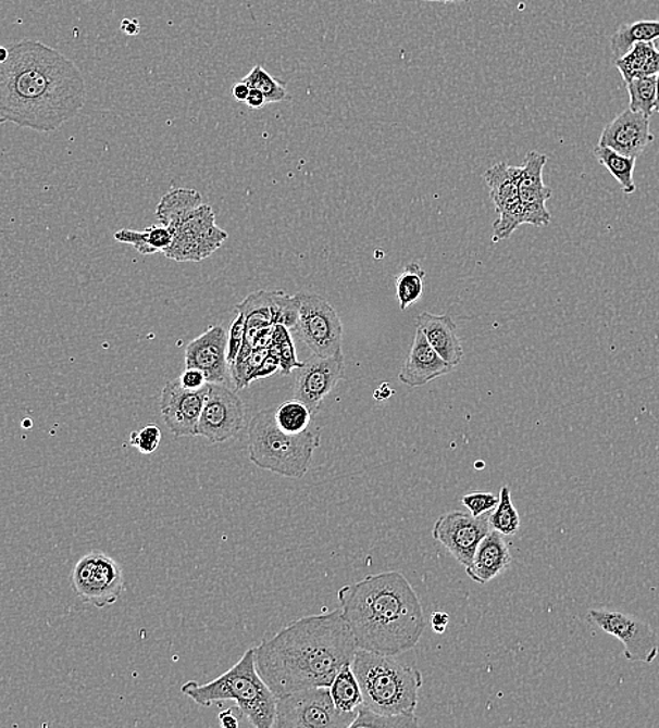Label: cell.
<instances>
[{
    "mask_svg": "<svg viewBox=\"0 0 659 728\" xmlns=\"http://www.w3.org/2000/svg\"><path fill=\"white\" fill-rule=\"evenodd\" d=\"M86 96L79 67L47 43H13L0 61V125L53 133L84 110Z\"/></svg>",
    "mask_w": 659,
    "mask_h": 728,
    "instance_id": "obj_1",
    "label": "cell"
},
{
    "mask_svg": "<svg viewBox=\"0 0 659 728\" xmlns=\"http://www.w3.org/2000/svg\"><path fill=\"white\" fill-rule=\"evenodd\" d=\"M357 652L341 610L303 616L254 648L257 671L275 698L328 688Z\"/></svg>",
    "mask_w": 659,
    "mask_h": 728,
    "instance_id": "obj_2",
    "label": "cell"
},
{
    "mask_svg": "<svg viewBox=\"0 0 659 728\" xmlns=\"http://www.w3.org/2000/svg\"><path fill=\"white\" fill-rule=\"evenodd\" d=\"M357 649L382 655L409 652L425 629L423 605L400 572H383L338 590Z\"/></svg>",
    "mask_w": 659,
    "mask_h": 728,
    "instance_id": "obj_3",
    "label": "cell"
},
{
    "mask_svg": "<svg viewBox=\"0 0 659 728\" xmlns=\"http://www.w3.org/2000/svg\"><path fill=\"white\" fill-rule=\"evenodd\" d=\"M352 671L360 682L362 707L381 715H409L419 706L423 674L382 655L357 649Z\"/></svg>",
    "mask_w": 659,
    "mask_h": 728,
    "instance_id": "obj_4",
    "label": "cell"
},
{
    "mask_svg": "<svg viewBox=\"0 0 659 728\" xmlns=\"http://www.w3.org/2000/svg\"><path fill=\"white\" fill-rule=\"evenodd\" d=\"M184 695L197 705L211 706L212 703L235 701L241 715L256 728H273L277 698L266 687L256 667L254 649L241 655L234 667L208 683L188 681L182 687Z\"/></svg>",
    "mask_w": 659,
    "mask_h": 728,
    "instance_id": "obj_5",
    "label": "cell"
},
{
    "mask_svg": "<svg viewBox=\"0 0 659 728\" xmlns=\"http://www.w3.org/2000/svg\"><path fill=\"white\" fill-rule=\"evenodd\" d=\"M320 437L313 431L288 435L275 422V411H260L249 425L250 461L281 477L300 479L308 474Z\"/></svg>",
    "mask_w": 659,
    "mask_h": 728,
    "instance_id": "obj_6",
    "label": "cell"
},
{
    "mask_svg": "<svg viewBox=\"0 0 659 728\" xmlns=\"http://www.w3.org/2000/svg\"><path fill=\"white\" fill-rule=\"evenodd\" d=\"M357 713L334 706L328 688H308L277 698L274 728H346Z\"/></svg>",
    "mask_w": 659,
    "mask_h": 728,
    "instance_id": "obj_7",
    "label": "cell"
},
{
    "mask_svg": "<svg viewBox=\"0 0 659 728\" xmlns=\"http://www.w3.org/2000/svg\"><path fill=\"white\" fill-rule=\"evenodd\" d=\"M173 241L162 252L176 262H200L211 256L227 239V233L216 226L215 213L207 203L169 227Z\"/></svg>",
    "mask_w": 659,
    "mask_h": 728,
    "instance_id": "obj_8",
    "label": "cell"
},
{
    "mask_svg": "<svg viewBox=\"0 0 659 728\" xmlns=\"http://www.w3.org/2000/svg\"><path fill=\"white\" fill-rule=\"evenodd\" d=\"M298 324L295 327L302 342L320 357L343 353V324L333 305L314 293H298Z\"/></svg>",
    "mask_w": 659,
    "mask_h": 728,
    "instance_id": "obj_9",
    "label": "cell"
},
{
    "mask_svg": "<svg viewBox=\"0 0 659 728\" xmlns=\"http://www.w3.org/2000/svg\"><path fill=\"white\" fill-rule=\"evenodd\" d=\"M71 581L72 589L84 603L109 608L123 593L124 572L113 557L95 551L76 563Z\"/></svg>",
    "mask_w": 659,
    "mask_h": 728,
    "instance_id": "obj_10",
    "label": "cell"
},
{
    "mask_svg": "<svg viewBox=\"0 0 659 728\" xmlns=\"http://www.w3.org/2000/svg\"><path fill=\"white\" fill-rule=\"evenodd\" d=\"M484 179L489 191V198L496 206L498 218L493 225V241L510 239L518 227L526 225L520 191L521 167L508 166L507 163H497L484 173Z\"/></svg>",
    "mask_w": 659,
    "mask_h": 728,
    "instance_id": "obj_11",
    "label": "cell"
},
{
    "mask_svg": "<svg viewBox=\"0 0 659 728\" xmlns=\"http://www.w3.org/2000/svg\"><path fill=\"white\" fill-rule=\"evenodd\" d=\"M589 620L600 630L620 640L629 662L652 664L659 654L656 630L637 616L609 610H589Z\"/></svg>",
    "mask_w": 659,
    "mask_h": 728,
    "instance_id": "obj_12",
    "label": "cell"
},
{
    "mask_svg": "<svg viewBox=\"0 0 659 728\" xmlns=\"http://www.w3.org/2000/svg\"><path fill=\"white\" fill-rule=\"evenodd\" d=\"M245 405L240 397L226 385H212L203 404L197 436L212 444L234 439L245 427Z\"/></svg>",
    "mask_w": 659,
    "mask_h": 728,
    "instance_id": "obj_13",
    "label": "cell"
},
{
    "mask_svg": "<svg viewBox=\"0 0 659 728\" xmlns=\"http://www.w3.org/2000/svg\"><path fill=\"white\" fill-rule=\"evenodd\" d=\"M492 531L488 517H474L463 512L440 516L433 528L435 541L443 543L460 565L468 567L473 561L478 543Z\"/></svg>",
    "mask_w": 659,
    "mask_h": 728,
    "instance_id": "obj_14",
    "label": "cell"
},
{
    "mask_svg": "<svg viewBox=\"0 0 659 728\" xmlns=\"http://www.w3.org/2000/svg\"><path fill=\"white\" fill-rule=\"evenodd\" d=\"M297 371L294 398L302 401L314 414L322 405L324 398L346 377L344 354L340 353L333 357H320L313 354Z\"/></svg>",
    "mask_w": 659,
    "mask_h": 728,
    "instance_id": "obj_15",
    "label": "cell"
},
{
    "mask_svg": "<svg viewBox=\"0 0 659 728\" xmlns=\"http://www.w3.org/2000/svg\"><path fill=\"white\" fill-rule=\"evenodd\" d=\"M210 382L201 390L183 388L178 378L167 381L160 394V411L164 424L176 437L197 436L203 404H206Z\"/></svg>",
    "mask_w": 659,
    "mask_h": 728,
    "instance_id": "obj_16",
    "label": "cell"
},
{
    "mask_svg": "<svg viewBox=\"0 0 659 728\" xmlns=\"http://www.w3.org/2000/svg\"><path fill=\"white\" fill-rule=\"evenodd\" d=\"M227 334L222 325H211L206 332L186 348V367H194L206 375L212 385L229 382L231 366L226 359Z\"/></svg>",
    "mask_w": 659,
    "mask_h": 728,
    "instance_id": "obj_17",
    "label": "cell"
},
{
    "mask_svg": "<svg viewBox=\"0 0 659 728\" xmlns=\"http://www.w3.org/2000/svg\"><path fill=\"white\" fill-rule=\"evenodd\" d=\"M546 163V154L533 150L526 154L521 166L518 191H520L523 211H525L526 225L543 227L551 222L546 202L554 196V191L543 181V170Z\"/></svg>",
    "mask_w": 659,
    "mask_h": 728,
    "instance_id": "obj_18",
    "label": "cell"
},
{
    "mask_svg": "<svg viewBox=\"0 0 659 728\" xmlns=\"http://www.w3.org/2000/svg\"><path fill=\"white\" fill-rule=\"evenodd\" d=\"M652 140L648 116L626 110L607 125L598 145L607 146L623 156L637 159Z\"/></svg>",
    "mask_w": 659,
    "mask_h": 728,
    "instance_id": "obj_19",
    "label": "cell"
},
{
    "mask_svg": "<svg viewBox=\"0 0 659 728\" xmlns=\"http://www.w3.org/2000/svg\"><path fill=\"white\" fill-rule=\"evenodd\" d=\"M452 371L453 367L434 351L423 331L416 327L413 347L401 367L399 380L409 387H421Z\"/></svg>",
    "mask_w": 659,
    "mask_h": 728,
    "instance_id": "obj_20",
    "label": "cell"
},
{
    "mask_svg": "<svg viewBox=\"0 0 659 728\" xmlns=\"http://www.w3.org/2000/svg\"><path fill=\"white\" fill-rule=\"evenodd\" d=\"M511 563L510 545L503 540L502 534L492 530L478 543L472 563L464 569L470 579L478 585H487L502 575Z\"/></svg>",
    "mask_w": 659,
    "mask_h": 728,
    "instance_id": "obj_21",
    "label": "cell"
},
{
    "mask_svg": "<svg viewBox=\"0 0 659 728\" xmlns=\"http://www.w3.org/2000/svg\"><path fill=\"white\" fill-rule=\"evenodd\" d=\"M416 327L423 331L426 341L445 362L453 368L459 366L464 352L458 337L457 324L449 315L420 314Z\"/></svg>",
    "mask_w": 659,
    "mask_h": 728,
    "instance_id": "obj_22",
    "label": "cell"
},
{
    "mask_svg": "<svg viewBox=\"0 0 659 728\" xmlns=\"http://www.w3.org/2000/svg\"><path fill=\"white\" fill-rule=\"evenodd\" d=\"M617 66L624 84L643 77L657 76L659 72V51L654 42H637L617 60Z\"/></svg>",
    "mask_w": 659,
    "mask_h": 728,
    "instance_id": "obj_23",
    "label": "cell"
},
{
    "mask_svg": "<svg viewBox=\"0 0 659 728\" xmlns=\"http://www.w3.org/2000/svg\"><path fill=\"white\" fill-rule=\"evenodd\" d=\"M202 203L201 193L196 189H172L158 203V221L162 226L172 227L200 208Z\"/></svg>",
    "mask_w": 659,
    "mask_h": 728,
    "instance_id": "obj_24",
    "label": "cell"
},
{
    "mask_svg": "<svg viewBox=\"0 0 659 728\" xmlns=\"http://www.w3.org/2000/svg\"><path fill=\"white\" fill-rule=\"evenodd\" d=\"M328 691L334 706L343 713H357L362 706L360 682L352 671V664H347L337 673Z\"/></svg>",
    "mask_w": 659,
    "mask_h": 728,
    "instance_id": "obj_25",
    "label": "cell"
},
{
    "mask_svg": "<svg viewBox=\"0 0 659 728\" xmlns=\"http://www.w3.org/2000/svg\"><path fill=\"white\" fill-rule=\"evenodd\" d=\"M594 154L596 160L617 179L624 193L630 196L636 192L637 186L634 183L633 173L637 159L623 156L607 146L600 145L596 146Z\"/></svg>",
    "mask_w": 659,
    "mask_h": 728,
    "instance_id": "obj_26",
    "label": "cell"
},
{
    "mask_svg": "<svg viewBox=\"0 0 659 728\" xmlns=\"http://www.w3.org/2000/svg\"><path fill=\"white\" fill-rule=\"evenodd\" d=\"M659 38V21H642L623 24L613 34L612 52L619 60L637 42H654Z\"/></svg>",
    "mask_w": 659,
    "mask_h": 728,
    "instance_id": "obj_27",
    "label": "cell"
},
{
    "mask_svg": "<svg viewBox=\"0 0 659 728\" xmlns=\"http://www.w3.org/2000/svg\"><path fill=\"white\" fill-rule=\"evenodd\" d=\"M424 279L425 272L416 262L406 265L403 272L396 276V296L401 310L411 307L416 300L421 299L424 291Z\"/></svg>",
    "mask_w": 659,
    "mask_h": 728,
    "instance_id": "obj_28",
    "label": "cell"
},
{
    "mask_svg": "<svg viewBox=\"0 0 659 728\" xmlns=\"http://www.w3.org/2000/svg\"><path fill=\"white\" fill-rule=\"evenodd\" d=\"M488 523L492 530L502 534L503 537L515 536L520 530L521 517L515 506H513L510 488H501L498 504L494 512L489 514Z\"/></svg>",
    "mask_w": 659,
    "mask_h": 728,
    "instance_id": "obj_29",
    "label": "cell"
},
{
    "mask_svg": "<svg viewBox=\"0 0 659 728\" xmlns=\"http://www.w3.org/2000/svg\"><path fill=\"white\" fill-rule=\"evenodd\" d=\"M312 415L302 401L294 398V400L285 401L275 410V422L285 434L299 435L308 430Z\"/></svg>",
    "mask_w": 659,
    "mask_h": 728,
    "instance_id": "obj_30",
    "label": "cell"
},
{
    "mask_svg": "<svg viewBox=\"0 0 659 728\" xmlns=\"http://www.w3.org/2000/svg\"><path fill=\"white\" fill-rule=\"evenodd\" d=\"M627 90L630 96L629 110L634 113H642L648 118L656 113L657 101V80L656 76L643 77L629 81Z\"/></svg>",
    "mask_w": 659,
    "mask_h": 728,
    "instance_id": "obj_31",
    "label": "cell"
},
{
    "mask_svg": "<svg viewBox=\"0 0 659 728\" xmlns=\"http://www.w3.org/2000/svg\"><path fill=\"white\" fill-rule=\"evenodd\" d=\"M271 349L279 359V373L283 376L290 375L295 368L303 366L302 362L298 361L297 352H295V344L293 337H290L289 329L284 325H274L273 335H271Z\"/></svg>",
    "mask_w": 659,
    "mask_h": 728,
    "instance_id": "obj_32",
    "label": "cell"
},
{
    "mask_svg": "<svg viewBox=\"0 0 659 728\" xmlns=\"http://www.w3.org/2000/svg\"><path fill=\"white\" fill-rule=\"evenodd\" d=\"M244 81L250 89L260 90L265 96L266 103H281L288 97L287 86L271 76L260 65H256Z\"/></svg>",
    "mask_w": 659,
    "mask_h": 728,
    "instance_id": "obj_33",
    "label": "cell"
},
{
    "mask_svg": "<svg viewBox=\"0 0 659 728\" xmlns=\"http://www.w3.org/2000/svg\"><path fill=\"white\" fill-rule=\"evenodd\" d=\"M416 726H419V720H416L415 713H409V715L389 716L368 711V708L361 706L358 708L357 716L353 718L350 728H405Z\"/></svg>",
    "mask_w": 659,
    "mask_h": 728,
    "instance_id": "obj_34",
    "label": "cell"
},
{
    "mask_svg": "<svg viewBox=\"0 0 659 728\" xmlns=\"http://www.w3.org/2000/svg\"><path fill=\"white\" fill-rule=\"evenodd\" d=\"M271 313L274 325L279 324L288 329H295L298 324L297 296H288L283 290L271 291Z\"/></svg>",
    "mask_w": 659,
    "mask_h": 728,
    "instance_id": "obj_35",
    "label": "cell"
},
{
    "mask_svg": "<svg viewBox=\"0 0 659 728\" xmlns=\"http://www.w3.org/2000/svg\"><path fill=\"white\" fill-rule=\"evenodd\" d=\"M160 440H162V431L157 425L149 424L139 431H133L129 443L142 454H152L158 450Z\"/></svg>",
    "mask_w": 659,
    "mask_h": 728,
    "instance_id": "obj_36",
    "label": "cell"
},
{
    "mask_svg": "<svg viewBox=\"0 0 659 728\" xmlns=\"http://www.w3.org/2000/svg\"><path fill=\"white\" fill-rule=\"evenodd\" d=\"M463 506L467 507L474 517L492 512L498 504V498L488 492H472L462 498Z\"/></svg>",
    "mask_w": 659,
    "mask_h": 728,
    "instance_id": "obj_37",
    "label": "cell"
},
{
    "mask_svg": "<svg viewBox=\"0 0 659 728\" xmlns=\"http://www.w3.org/2000/svg\"><path fill=\"white\" fill-rule=\"evenodd\" d=\"M245 332H246V318L245 314H237V318L234 324H232L229 337H227V349H226V359L229 366L236 362L237 356H239L240 349L244 347L245 342Z\"/></svg>",
    "mask_w": 659,
    "mask_h": 728,
    "instance_id": "obj_38",
    "label": "cell"
},
{
    "mask_svg": "<svg viewBox=\"0 0 659 728\" xmlns=\"http://www.w3.org/2000/svg\"><path fill=\"white\" fill-rule=\"evenodd\" d=\"M114 239L119 242H123V244L133 246L134 249L139 252V254H157V252H154L152 249V246H150V236L148 229L144 231L123 229L115 233Z\"/></svg>",
    "mask_w": 659,
    "mask_h": 728,
    "instance_id": "obj_39",
    "label": "cell"
},
{
    "mask_svg": "<svg viewBox=\"0 0 659 728\" xmlns=\"http://www.w3.org/2000/svg\"><path fill=\"white\" fill-rule=\"evenodd\" d=\"M178 381H181L183 388L190 391L201 390V388L208 385L206 375L194 367H186L183 375L178 377Z\"/></svg>",
    "mask_w": 659,
    "mask_h": 728,
    "instance_id": "obj_40",
    "label": "cell"
},
{
    "mask_svg": "<svg viewBox=\"0 0 659 728\" xmlns=\"http://www.w3.org/2000/svg\"><path fill=\"white\" fill-rule=\"evenodd\" d=\"M277 372H279V359L277 356V353H275L273 349L270 348L265 361L263 362V364H261L259 371L256 372L253 381L261 380V378L273 376L274 373Z\"/></svg>",
    "mask_w": 659,
    "mask_h": 728,
    "instance_id": "obj_41",
    "label": "cell"
},
{
    "mask_svg": "<svg viewBox=\"0 0 659 728\" xmlns=\"http://www.w3.org/2000/svg\"><path fill=\"white\" fill-rule=\"evenodd\" d=\"M449 624V615L444 613V611H436V613L431 616V626L435 633L443 635L447 630Z\"/></svg>",
    "mask_w": 659,
    "mask_h": 728,
    "instance_id": "obj_42",
    "label": "cell"
},
{
    "mask_svg": "<svg viewBox=\"0 0 659 728\" xmlns=\"http://www.w3.org/2000/svg\"><path fill=\"white\" fill-rule=\"evenodd\" d=\"M245 104L253 110L263 109V106L266 104L265 96L261 93L260 90L250 89L249 97H247Z\"/></svg>",
    "mask_w": 659,
    "mask_h": 728,
    "instance_id": "obj_43",
    "label": "cell"
},
{
    "mask_svg": "<svg viewBox=\"0 0 659 728\" xmlns=\"http://www.w3.org/2000/svg\"><path fill=\"white\" fill-rule=\"evenodd\" d=\"M220 721L221 726L225 728H236L239 727V718H237L234 715V711L232 708H227V711H224L220 713Z\"/></svg>",
    "mask_w": 659,
    "mask_h": 728,
    "instance_id": "obj_44",
    "label": "cell"
},
{
    "mask_svg": "<svg viewBox=\"0 0 659 728\" xmlns=\"http://www.w3.org/2000/svg\"><path fill=\"white\" fill-rule=\"evenodd\" d=\"M121 32L125 34V36L134 37L138 36L140 33V24L138 21H130V18H124L123 22H121Z\"/></svg>",
    "mask_w": 659,
    "mask_h": 728,
    "instance_id": "obj_45",
    "label": "cell"
},
{
    "mask_svg": "<svg viewBox=\"0 0 659 728\" xmlns=\"http://www.w3.org/2000/svg\"><path fill=\"white\" fill-rule=\"evenodd\" d=\"M249 93L250 87L247 86L244 80L239 81V84H236L234 86V90H232V95H234L235 99L239 101V103H246Z\"/></svg>",
    "mask_w": 659,
    "mask_h": 728,
    "instance_id": "obj_46",
    "label": "cell"
},
{
    "mask_svg": "<svg viewBox=\"0 0 659 728\" xmlns=\"http://www.w3.org/2000/svg\"><path fill=\"white\" fill-rule=\"evenodd\" d=\"M423 2L463 3V2H469V0H423Z\"/></svg>",
    "mask_w": 659,
    "mask_h": 728,
    "instance_id": "obj_47",
    "label": "cell"
},
{
    "mask_svg": "<svg viewBox=\"0 0 659 728\" xmlns=\"http://www.w3.org/2000/svg\"><path fill=\"white\" fill-rule=\"evenodd\" d=\"M657 80V101H656V113L659 114V72L658 75L656 76Z\"/></svg>",
    "mask_w": 659,
    "mask_h": 728,
    "instance_id": "obj_48",
    "label": "cell"
},
{
    "mask_svg": "<svg viewBox=\"0 0 659 728\" xmlns=\"http://www.w3.org/2000/svg\"><path fill=\"white\" fill-rule=\"evenodd\" d=\"M366 2L375 4V3H381L382 0H366Z\"/></svg>",
    "mask_w": 659,
    "mask_h": 728,
    "instance_id": "obj_49",
    "label": "cell"
},
{
    "mask_svg": "<svg viewBox=\"0 0 659 728\" xmlns=\"http://www.w3.org/2000/svg\"><path fill=\"white\" fill-rule=\"evenodd\" d=\"M474 467L482 468V467H484V464L483 463H476V465H474Z\"/></svg>",
    "mask_w": 659,
    "mask_h": 728,
    "instance_id": "obj_50",
    "label": "cell"
},
{
    "mask_svg": "<svg viewBox=\"0 0 659 728\" xmlns=\"http://www.w3.org/2000/svg\"><path fill=\"white\" fill-rule=\"evenodd\" d=\"M654 46H656L657 50L659 51V38L658 40L654 41Z\"/></svg>",
    "mask_w": 659,
    "mask_h": 728,
    "instance_id": "obj_51",
    "label": "cell"
}]
</instances>
